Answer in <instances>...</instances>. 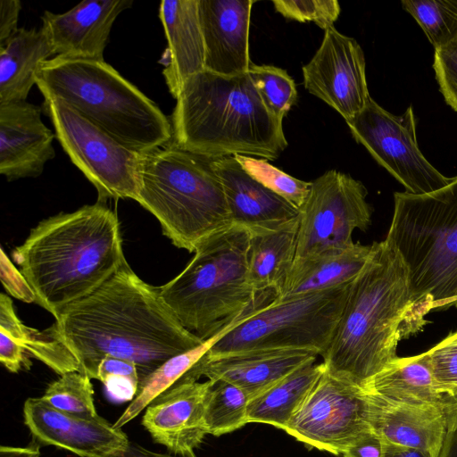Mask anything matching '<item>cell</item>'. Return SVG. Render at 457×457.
<instances>
[{
  "instance_id": "cell-16",
  "label": "cell",
  "mask_w": 457,
  "mask_h": 457,
  "mask_svg": "<svg viewBox=\"0 0 457 457\" xmlns=\"http://www.w3.org/2000/svg\"><path fill=\"white\" fill-rule=\"evenodd\" d=\"M319 353L307 349H260L209 356L205 353L177 383L221 378L253 399Z\"/></svg>"
},
{
  "instance_id": "cell-20",
  "label": "cell",
  "mask_w": 457,
  "mask_h": 457,
  "mask_svg": "<svg viewBox=\"0 0 457 457\" xmlns=\"http://www.w3.org/2000/svg\"><path fill=\"white\" fill-rule=\"evenodd\" d=\"M253 4V0H198L205 71L227 77L248 71Z\"/></svg>"
},
{
  "instance_id": "cell-39",
  "label": "cell",
  "mask_w": 457,
  "mask_h": 457,
  "mask_svg": "<svg viewBox=\"0 0 457 457\" xmlns=\"http://www.w3.org/2000/svg\"><path fill=\"white\" fill-rule=\"evenodd\" d=\"M433 69L445 103L457 112V37L435 49Z\"/></svg>"
},
{
  "instance_id": "cell-2",
  "label": "cell",
  "mask_w": 457,
  "mask_h": 457,
  "mask_svg": "<svg viewBox=\"0 0 457 457\" xmlns=\"http://www.w3.org/2000/svg\"><path fill=\"white\" fill-rule=\"evenodd\" d=\"M371 246L321 355L328 373L362 388L397 357L398 343L427 323L411 301L408 270L399 253L386 239Z\"/></svg>"
},
{
  "instance_id": "cell-3",
  "label": "cell",
  "mask_w": 457,
  "mask_h": 457,
  "mask_svg": "<svg viewBox=\"0 0 457 457\" xmlns=\"http://www.w3.org/2000/svg\"><path fill=\"white\" fill-rule=\"evenodd\" d=\"M12 257L36 303L54 318L127 262L117 215L99 202L43 220Z\"/></svg>"
},
{
  "instance_id": "cell-30",
  "label": "cell",
  "mask_w": 457,
  "mask_h": 457,
  "mask_svg": "<svg viewBox=\"0 0 457 457\" xmlns=\"http://www.w3.org/2000/svg\"><path fill=\"white\" fill-rule=\"evenodd\" d=\"M237 321L227 325L215 335L205 339L200 345L170 357L145 378L140 382L135 398L114 422V428H121L145 410L154 398L179 382L210 350L214 343L234 327Z\"/></svg>"
},
{
  "instance_id": "cell-4",
  "label": "cell",
  "mask_w": 457,
  "mask_h": 457,
  "mask_svg": "<svg viewBox=\"0 0 457 457\" xmlns=\"http://www.w3.org/2000/svg\"><path fill=\"white\" fill-rule=\"evenodd\" d=\"M176 100L172 140L190 153L274 161L287 146L282 120L266 107L248 71L227 77L204 70L184 82Z\"/></svg>"
},
{
  "instance_id": "cell-38",
  "label": "cell",
  "mask_w": 457,
  "mask_h": 457,
  "mask_svg": "<svg viewBox=\"0 0 457 457\" xmlns=\"http://www.w3.org/2000/svg\"><path fill=\"white\" fill-rule=\"evenodd\" d=\"M440 395L457 387V331L428 351Z\"/></svg>"
},
{
  "instance_id": "cell-12",
  "label": "cell",
  "mask_w": 457,
  "mask_h": 457,
  "mask_svg": "<svg viewBox=\"0 0 457 457\" xmlns=\"http://www.w3.org/2000/svg\"><path fill=\"white\" fill-rule=\"evenodd\" d=\"M353 137L413 195L428 194L448 185L453 178L439 172L423 155L416 137L411 106L395 115L371 97L365 107L346 121Z\"/></svg>"
},
{
  "instance_id": "cell-26",
  "label": "cell",
  "mask_w": 457,
  "mask_h": 457,
  "mask_svg": "<svg viewBox=\"0 0 457 457\" xmlns=\"http://www.w3.org/2000/svg\"><path fill=\"white\" fill-rule=\"evenodd\" d=\"M372 246L354 243L345 250L295 262L277 299H287L352 282L368 262Z\"/></svg>"
},
{
  "instance_id": "cell-6",
  "label": "cell",
  "mask_w": 457,
  "mask_h": 457,
  "mask_svg": "<svg viewBox=\"0 0 457 457\" xmlns=\"http://www.w3.org/2000/svg\"><path fill=\"white\" fill-rule=\"evenodd\" d=\"M250 232L232 224L201 242L185 269L160 287L181 324L205 340L275 299L247 281Z\"/></svg>"
},
{
  "instance_id": "cell-42",
  "label": "cell",
  "mask_w": 457,
  "mask_h": 457,
  "mask_svg": "<svg viewBox=\"0 0 457 457\" xmlns=\"http://www.w3.org/2000/svg\"><path fill=\"white\" fill-rule=\"evenodd\" d=\"M342 455L344 457H385V440L371 429L350 445Z\"/></svg>"
},
{
  "instance_id": "cell-28",
  "label": "cell",
  "mask_w": 457,
  "mask_h": 457,
  "mask_svg": "<svg viewBox=\"0 0 457 457\" xmlns=\"http://www.w3.org/2000/svg\"><path fill=\"white\" fill-rule=\"evenodd\" d=\"M315 361L304 363L251 399L247 405V422L284 429L325 371L324 364H315Z\"/></svg>"
},
{
  "instance_id": "cell-32",
  "label": "cell",
  "mask_w": 457,
  "mask_h": 457,
  "mask_svg": "<svg viewBox=\"0 0 457 457\" xmlns=\"http://www.w3.org/2000/svg\"><path fill=\"white\" fill-rule=\"evenodd\" d=\"M401 4L420 26L434 49L457 37V0H402Z\"/></svg>"
},
{
  "instance_id": "cell-27",
  "label": "cell",
  "mask_w": 457,
  "mask_h": 457,
  "mask_svg": "<svg viewBox=\"0 0 457 457\" xmlns=\"http://www.w3.org/2000/svg\"><path fill=\"white\" fill-rule=\"evenodd\" d=\"M363 389L405 403L440 406L441 402L428 352L411 357H396L372 377Z\"/></svg>"
},
{
  "instance_id": "cell-41",
  "label": "cell",
  "mask_w": 457,
  "mask_h": 457,
  "mask_svg": "<svg viewBox=\"0 0 457 457\" xmlns=\"http://www.w3.org/2000/svg\"><path fill=\"white\" fill-rule=\"evenodd\" d=\"M28 353L6 334L0 332V361L11 372L29 370L31 362Z\"/></svg>"
},
{
  "instance_id": "cell-21",
  "label": "cell",
  "mask_w": 457,
  "mask_h": 457,
  "mask_svg": "<svg viewBox=\"0 0 457 457\" xmlns=\"http://www.w3.org/2000/svg\"><path fill=\"white\" fill-rule=\"evenodd\" d=\"M220 179L231 221L250 234L271 232L299 218V209L252 178L232 156L211 160Z\"/></svg>"
},
{
  "instance_id": "cell-37",
  "label": "cell",
  "mask_w": 457,
  "mask_h": 457,
  "mask_svg": "<svg viewBox=\"0 0 457 457\" xmlns=\"http://www.w3.org/2000/svg\"><path fill=\"white\" fill-rule=\"evenodd\" d=\"M272 3L285 18L299 22L313 21L324 30L333 26L341 11L337 0H274Z\"/></svg>"
},
{
  "instance_id": "cell-35",
  "label": "cell",
  "mask_w": 457,
  "mask_h": 457,
  "mask_svg": "<svg viewBox=\"0 0 457 457\" xmlns=\"http://www.w3.org/2000/svg\"><path fill=\"white\" fill-rule=\"evenodd\" d=\"M255 180L300 209L308 195L312 182L294 178L267 160L242 154L233 155Z\"/></svg>"
},
{
  "instance_id": "cell-23",
  "label": "cell",
  "mask_w": 457,
  "mask_h": 457,
  "mask_svg": "<svg viewBox=\"0 0 457 457\" xmlns=\"http://www.w3.org/2000/svg\"><path fill=\"white\" fill-rule=\"evenodd\" d=\"M159 18L168 41V62L162 73L176 99L184 82L204 70L198 0L162 1Z\"/></svg>"
},
{
  "instance_id": "cell-13",
  "label": "cell",
  "mask_w": 457,
  "mask_h": 457,
  "mask_svg": "<svg viewBox=\"0 0 457 457\" xmlns=\"http://www.w3.org/2000/svg\"><path fill=\"white\" fill-rule=\"evenodd\" d=\"M369 408L362 387L325 370L283 430L308 447L339 455L372 429Z\"/></svg>"
},
{
  "instance_id": "cell-40",
  "label": "cell",
  "mask_w": 457,
  "mask_h": 457,
  "mask_svg": "<svg viewBox=\"0 0 457 457\" xmlns=\"http://www.w3.org/2000/svg\"><path fill=\"white\" fill-rule=\"evenodd\" d=\"M1 281L5 290L13 297L25 303L36 302V295L26 278L7 257L3 248L0 253Z\"/></svg>"
},
{
  "instance_id": "cell-25",
  "label": "cell",
  "mask_w": 457,
  "mask_h": 457,
  "mask_svg": "<svg viewBox=\"0 0 457 457\" xmlns=\"http://www.w3.org/2000/svg\"><path fill=\"white\" fill-rule=\"evenodd\" d=\"M298 223L299 218L280 229L251 234L247 281L257 295H281L296 257Z\"/></svg>"
},
{
  "instance_id": "cell-45",
  "label": "cell",
  "mask_w": 457,
  "mask_h": 457,
  "mask_svg": "<svg viewBox=\"0 0 457 457\" xmlns=\"http://www.w3.org/2000/svg\"><path fill=\"white\" fill-rule=\"evenodd\" d=\"M385 457H432L429 453L413 448L395 445L385 440Z\"/></svg>"
},
{
  "instance_id": "cell-24",
  "label": "cell",
  "mask_w": 457,
  "mask_h": 457,
  "mask_svg": "<svg viewBox=\"0 0 457 457\" xmlns=\"http://www.w3.org/2000/svg\"><path fill=\"white\" fill-rule=\"evenodd\" d=\"M55 55L42 29H19L0 46V104L26 101L42 64Z\"/></svg>"
},
{
  "instance_id": "cell-47",
  "label": "cell",
  "mask_w": 457,
  "mask_h": 457,
  "mask_svg": "<svg viewBox=\"0 0 457 457\" xmlns=\"http://www.w3.org/2000/svg\"><path fill=\"white\" fill-rule=\"evenodd\" d=\"M438 457H457V425L447 428Z\"/></svg>"
},
{
  "instance_id": "cell-19",
  "label": "cell",
  "mask_w": 457,
  "mask_h": 457,
  "mask_svg": "<svg viewBox=\"0 0 457 457\" xmlns=\"http://www.w3.org/2000/svg\"><path fill=\"white\" fill-rule=\"evenodd\" d=\"M55 134L41 108L26 101L0 104V173L8 181L40 176L55 156Z\"/></svg>"
},
{
  "instance_id": "cell-15",
  "label": "cell",
  "mask_w": 457,
  "mask_h": 457,
  "mask_svg": "<svg viewBox=\"0 0 457 457\" xmlns=\"http://www.w3.org/2000/svg\"><path fill=\"white\" fill-rule=\"evenodd\" d=\"M24 423L34 438L79 457H111L129 443L121 428L101 416L84 419L54 409L41 398H28L23 405Z\"/></svg>"
},
{
  "instance_id": "cell-22",
  "label": "cell",
  "mask_w": 457,
  "mask_h": 457,
  "mask_svg": "<svg viewBox=\"0 0 457 457\" xmlns=\"http://www.w3.org/2000/svg\"><path fill=\"white\" fill-rule=\"evenodd\" d=\"M367 394L373 431L389 443L438 457L447 431L446 417L439 405L405 403Z\"/></svg>"
},
{
  "instance_id": "cell-34",
  "label": "cell",
  "mask_w": 457,
  "mask_h": 457,
  "mask_svg": "<svg viewBox=\"0 0 457 457\" xmlns=\"http://www.w3.org/2000/svg\"><path fill=\"white\" fill-rule=\"evenodd\" d=\"M248 72L266 107L283 120L297 98L293 79L285 70L271 65L252 64Z\"/></svg>"
},
{
  "instance_id": "cell-17",
  "label": "cell",
  "mask_w": 457,
  "mask_h": 457,
  "mask_svg": "<svg viewBox=\"0 0 457 457\" xmlns=\"http://www.w3.org/2000/svg\"><path fill=\"white\" fill-rule=\"evenodd\" d=\"M132 4V0H84L63 13L45 11L41 29L56 56L104 61L112 27Z\"/></svg>"
},
{
  "instance_id": "cell-7",
  "label": "cell",
  "mask_w": 457,
  "mask_h": 457,
  "mask_svg": "<svg viewBox=\"0 0 457 457\" xmlns=\"http://www.w3.org/2000/svg\"><path fill=\"white\" fill-rule=\"evenodd\" d=\"M137 202L160 222L172 244L189 253L232 225L222 184L211 160L173 140L143 154Z\"/></svg>"
},
{
  "instance_id": "cell-31",
  "label": "cell",
  "mask_w": 457,
  "mask_h": 457,
  "mask_svg": "<svg viewBox=\"0 0 457 457\" xmlns=\"http://www.w3.org/2000/svg\"><path fill=\"white\" fill-rule=\"evenodd\" d=\"M204 395V421L208 434L220 436L247 424L248 395L236 385L208 379Z\"/></svg>"
},
{
  "instance_id": "cell-18",
  "label": "cell",
  "mask_w": 457,
  "mask_h": 457,
  "mask_svg": "<svg viewBox=\"0 0 457 457\" xmlns=\"http://www.w3.org/2000/svg\"><path fill=\"white\" fill-rule=\"evenodd\" d=\"M207 385V381L177 383L145 408L142 425L171 454L194 453L208 434L204 421Z\"/></svg>"
},
{
  "instance_id": "cell-1",
  "label": "cell",
  "mask_w": 457,
  "mask_h": 457,
  "mask_svg": "<svg viewBox=\"0 0 457 457\" xmlns=\"http://www.w3.org/2000/svg\"><path fill=\"white\" fill-rule=\"evenodd\" d=\"M46 330L71 350L79 372L95 379L107 355L133 361L141 382L170 357L204 341L181 324L160 287L142 280L128 262L63 308Z\"/></svg>"
},
{
  "instance_id": "cell-9",
  "label": "cell",
  "mask_w": 457,
  "mask_h": 457,
  "mask_svg": "<svg viewBox=\"0 0 457 457\" xmlns=\"http://www.w3.org/2000/svg\"><path fill=\"white\" fill-rule=\"evenodd\" d=\"M275 298L241 318L206 353L219 356L260 349H307L322 355L340 320L349 286Z\"/></svg>"
},
{
  "instance_id": "cell-46",
  "label": "cell",
  "mask_w": 457,
  "mask_h": 457,
  "mask_svg": "<svg viewBox=\"0 0 457 457\" xmlns=\"http://www.w3.org/2000/svg\"><path fill=\"white\" fill-rule=\"evenodd\" d=\"M0 457H39V446L36 444L27 447L2 445Z\"/></svg>"
},
{
  "instance_id": "cell-43",
  "label": "cell",
  "mask_w": 457,
  "mask_h": 457,
  "mask_svg": "<svg viewBox=\"0 0 457 457\" xmlns=\"http://www.w3.org/2000/svg\"><path fill=\"white\" fill-rule=\"evenodd\" d=\"M21 10L20 0L0 1V46L19 29L17 24Z\"/></svg>"
},
{
  "instance_id": "cell-36",
  "label": "cell",
  "mask_w": 457,
  "mask_h": 457,
  "mask_svg": "<svg viewBox=\"0 0 457 457\" xmlns=\"http://www.w3.org/2000/svg\"><path fill=\"white\" fill-rule=\"evenodd\" d=\"M96 379L104 384L109 397L115 402H131L140 385L138 370L133 361L110 355L101 360Z\"/></svg>"
},
{
  "instance_id": "cell-10",
  "label": "cell",
  "mask_w": 457,
  "mask_h": 457,
  "mask_svg": "<svg viewBox=\"0 0 457 457\" xmlns=\"http://www.w3.org/2000/svg\"><path fill=\"white\" fill-rule=\"evenodd\" d=\"M43 111L73 164L97 191V202L137 200L143 154L122 145L64 102L45 98Z\"/></svg>"
},
{
  "instance_id": "cell-11",
  "label": "cell",
  "mask_w": 457,
  "mask_h": 457,
  "mask_svg": "<svg viewBox=\"0 0 457 457\" xmlns=\"http://www.w3.org/2000/svg\"><path fill=\"white\" fill-rule=\"evenodd\" d=\"M367 195L361 181L335 170L313 180L299 209L295 262L353 245V231H365L371 223Z\"/></svg>"
},
{
  "instance_id": "cell-33",
  "label": "cell",
  "mask_w": 457,
  "mask_h": 457,
  "mask_svg": "<svg viewBox=\"0 0 457 457\" xmlns=\"http://www.w3.org/2000/svg\"><path fill=\"white\" fill-rule=\"evenodd\" d=\"M90 379L79 371L65 373L49 384L40 398L61 411L84 419H96L99 415L95 407Z\"/></svg>"
},
{
  "instance_id": "cell-5",
  "label": "cell",
  "mask_w": 457,
  "mask_h": 457,
  "mask_svg": "<svg viewBox=\"0 0 457 457\" xmlns=\"http://www.w3.org/2000/svg\"><path fill=\"white\" fill-rule=\"evenodd\" d=\"M45 98L58 99L129 149L145 154L173 139L171 121L104 61L55 56L37 71Z\"/></svg>"
},
{
  "instance_id": "cell-14",
  "label": "cell",
  "mask_w": 457,
  "mask_h": 457,
  "mask_svg": "<svg viewBox=\"0 0 457 457\" xmlns=\"http://www.w3.org/2000/svg\"><path fill=\"white\" fill-rule=\"evenodd\" d=\"M363 51L358 42L337 31L325 30L320 46L303 67L305 88L345 121L352 120L370 98Z\"/></svg>"
},
{
  "instance_id": "cell-44",
  "label": "cell",
  "mask_w": 457,
  "mask_h": 457,
  "mask_svg": "<svg viewBox=\"0 0 457 457\" xmlns=\"http://www.w3.org/2000/svg\"><path fill=\"white\" fill-rule=\"evenodd\" d=\"M440 407L445 414L447 428L457 425V387L441 395Z\"/></svg>"
},
{
  "instance_id": "cell-29",
  "label": "cell",
  "mask_w": 457,
  "mask_h": 457,
  "mask_svg": "<svg viewBox=\"0 0 457 457\" xmlns=\"http://www.w3.org/2000/svg\"><path fill=\"white\" fill-rule=\"evenodd\" d=\"M0 332L61 376L80 371L79 363L71 350L46 330L26 326L18 318L11 298L4 294L0 296Z\"/></svg>"
},
{
  "instance_id": "cell-8",
  "label": "cell",
  "mask_w": 457,
  "mask_h": 457,
  "mask_svg": "<svg viewBox=\"0 0 457 457\" xmlns=\"http://www.w3.org/2000/svg\"><path fill=\"white\" fill-rule=\"evenodd\" d=\"M394 203L386 239L407 268L415 309L457 306V176L428 194L395 192Z\"/></svg>"
}]
</instances>
